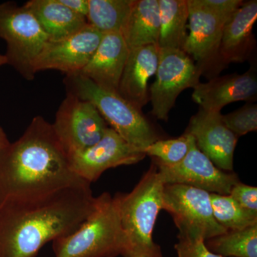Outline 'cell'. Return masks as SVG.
<instances>
[{"mask_svg": "<svg viewBox=\"0 0 257 257\" xmlns=\"http://www.w3.org/2000/svg\"><path fill=\"white\" fill-rule=\"evenodd\" d=\"M90 184L0 203V257H35L44 245L75 231L94 210Z\"/></svg>", "mask_w": 257, "mask_h": 257, "instance_id": "cell-1", "label": "cell"}, {"mask_svg": "<svg viewBox=\"0 0 257 257\" xmlns=\"http://www.w3.org/2000/svg\"><path fill=\"white\" fill-rule=\"evenodd\" d=\"M84 183L72 172L52 124L41 116H35L21 138L0 155V203Z\"/></svg>", "mask_w": 257, "mask_h": 257, "instance_id": "cell-2", "label": "cell"}, {"mask_svg": "<svg viewBox=\"0 0 257 257\" xmlns=\"http://www.w3.org/2000/svg\"><path fill=\"white\" fill-rule=\"evenodd\" d=\"M96 199L94 210L75 231L52 241L55 257H124L130 252L117 196L104 192Z\"/></svg>", "mask_w": 257, "mask_h": 257, "instance_id": "cell-3", "label": "cell"}, {"mask_svg": "<svg viewBox=\"0 0 257 257\" xmlns=\"http://www.w3.org/2000/svg\"><path fill=\"white\" fill-rule=\"evenodd\" d=\"M64 83L67 93L92 103L104 121L126 143L144 151L159 140L141 110L118 93L105 90L79 74L66 75Z\"/></svg>", "mask_w": 257, "mask_h": 257, "instance_id": "cell-4", "label": "cell"}, {"mask_svg": "<svg viewBox=\"0 0 257 257\" xmlns=\"http://www.w3.org/2000/svg\"><path fill=\"white\" fill-rule=\"evenodd\" d=\"M165 185L153 162L131 192L116 194L121 224L130 243V252L155 244L152 234L162 209Z\"/></svg>", "mask_w": 257, "mask_h": 257, "instance_id": "cell-5", "label": "cell"}, {"mask_svg": "<svg viewBox=\"0 0 257 257\" xmlns=\"http://www.w3.org/2000/svg\"><path fill=\"white\" fill-rule=\"evenodd\" d=\"M0 38L6 42L8 64L27 80L35 78L34 62L49 38L31 12L15 2L1 3Z\"/></svg>", "mask_w": 257, "mask_h": 257, "instance_id": "cell-6", "label": "cell"}, {"mask_svg": "<svg viewBox=\"0 0 257 257\" xmlns=\"http://www.w3.org/2000/svg\"><path fill=\"white\" fill-rule=\"evenodd\" d=\"M162 209L170 213L178 228V237L212 239L227 232L214 218L210 193L185 184H165Z\"/></svg>", "mask_w": 257, "mask_h": 257, "instance_id": "cell-7", "label": "cell"}, {"mask_svg": "<svg viewBox=\"0 0 257 257\" xmlns=\"http://www.w3.org/2000/svg\"><path fill=\"white\" fill-rule=\"evenodd\" d=\"M52 124L69 157L95 145L107 128L106 121L92 103L69 93L61 103Z\"/></svg>", "mask_w": 257, "mask_h": 257, "instance_id": "cell-8", "label": "cell"}, {"mask_svg": "<svg viewBox=\"0 0 257 257\" xmlns=\"http://www.w3.org/2000/svg\"><path fill=\"white\" fill-rule=\"evenodd\" d=\"M202 73L183 50L160 49L156 79L150 88L154 116L167 121L177 96L184 89L195 87Z\"/></svg>", "mask_w": 257, "mask_h": 257, "instance_id": "cell-9", "label": "cell"}, {"mask_svg": "<svg viewBox=\"0 0 257 257\" xmlns=\"http://www.w3.org/2000/svg\"><path fill=\"white\" fill-rule=\"evenodd\" d=\"M146 156L143 150L126 143L114 130L107 127L97 143L69 158L72 172L91 184L106 170L119 166L135 165Z\"/></svg>", "mask_w": 257, "mask_h": 257, "instance_id": "cell-10", "label": "cell"}, {"mask_svg": "<svg viewBox=\"0 0 257 257\" xmlns=\"http://www.w3.org/2000/svg\"><path fill=\"white\" fill-rule=\"evenodd\" d=\"M164 184H185L209 193L229 195L235 184L239 182L237 175L219 170L195 143L187 156L177 165L167 166L154 160Z\"/></svg>", "mask_w": 257, "mask_h": 257, "instance_id": "cell-11", "label": "cell"}, {"mask_svg": "<svg viewBox=\"0 0 257 257\" xmlns=\"http://www.w3.org/2000/svg\"><path fill=\"white\" fill-rule=\"evenodd\" d=\"M103 35L88 25L66 38L48 40L34 62V72L36 74L47 69H55L66 75L79 73L92 58Z\"/></svg>", "mask_w": 257, "mask_h": 257, "instance_id": "cell-12", "label": "cell"}, {"mask_svg": "<svg viewBox=\"0 0 257 257\" xmlns=\"http://www.w3.org/2000/svg\"><path fill=\"white\" fill-rule=\"evenodd\" d=\"M186 133L194 137L198 148L217 168L233 170L238 138L225 125L220 112L201 109L191 118Z\"/></svg>", "mask_w": 257, "mask_h": 257, "instance_id": "cell-13", "label": "cell"}, {"mask_svg": "<svg viewBox=\"0 0 257 257\" xmlns=\"http://www.w3.org/2000/svg\"><path fill=\"white\" fill-rule=\"evenodd\" d=\"M257 79L254 70L243 74H233L215 77L194 88L193 100L204 110L220 112L224 106L239 101L256 99Z\"/></svg>", "mask_w": 257, "mask_h": 257, "instance_id": "cell-14", "label": "cell"}, {"mask_svg": "<svg viewBox=\"0 0 257 257\" xmlns=\"http://www.w3.org/2000/svg\"><path fill=\"white\" fill-rule=\"evenodd\" d=\"M128 51L121 33L106 34L92 58L77 74L105 90L118 93Z\"/></svg>", "mask_w": 257, "mask_h": 257, "instance_id": "cell-15", "label": "cell"}, {"mask_svg": "<svg viewBox=\"0 0 257 257\" xmlns=\"http://www.w3.org/2000/svg\"><path fill=\"white\" fill-rule=\"evenodd\" d=\"M160 49L147 45L128 51L127 60L120 79L118 94L141 110L149 100V79L156 74Z\"/></svg>", "mask_w": 257, "mask_h": 257, "instance_id": "cell-16", "label": "cell"}, {"mask_svg": "<svg viewBox=\"0 0 257 257\" xmlns=\"http://www.w3.org/2000/svg\"><path fill=\"white\" fill-rule=\"evenodd\" d=\"M189 32L183 50L203 64L219 54L223 29L226 21L187 0Z\"/></svg>", "mask_w": 257, "mask_h": 257, "instance_id": "cell-17", "label": "cell"}, {"mask_svg": "<svg viewBox=\"0 0 257 257\" xmlns=\"http://www.w3.org/2000/svg\"><path fill=\"white\" fill-rule=\"evenodd\" d=\"M257 19V2H246L225 23L219 54L226 62L243 61L253 40L252 30Z\"/></svg>", "mask_w": 257, "mask_h": 257, "instance_id": "cell-18", "label": "cell"}, {"mask_svg": "<svg viewBox=\"0 0 257 257\" xmlns=\"http://www.w3.org/2000/svg\"><path fill=\"white\" fill-rule=\"evenodd\" d=\"M23 5L37 19L50 41L71 36L88 25L87 18L69 10L60 0H30Z\"/></svg>", "mask_w": 257, "mask_h": 257, "instance_id": "cell-19", "label": "cell"}, {"mask_svg": "<svg viewBox=\"0 0 257 257\" xmlns=\"http://www.w3.org/2000/svg\"><path fill=\"white\" fill-rule=\"evenodd\" d=\"M159 0H134L121 35L128 50L157 45L160 36Z\"/></svg>", "mask_w": 257, "mask_h": 257, "instance_id": "cell-20", "label": "cell"}, {"mask_svg": "<svg viewBox=\"0 0 257 257\" xmlns=\"http://www.w3.org/2000/svg\"><path fill=\"white\" fill-rule=\"evenodd\" d=\"M160 49L183 50L187 39L189 5L187 0H159Z\"/></svg>", "mask_w": 257, "mask_h": 257, "instance_id": "cell-21", "label": "cell"}, {"mask_svg": "<svg viewBox=\"0 0 257 257\" xmlns=\"http://www.w3.org/2000/svg\"><path fill=\"white\" fill-rule=\"evenodd\" d=\"M134 0H88V25L103 35L121 33Z\"/></svg>", "mask_w": 257, "mask_h": 257, "instance_id": "cell-22", "label": "cell"}, {"mask_svg": "<svg viewBox=\"0 0 257 257\" xmlns=\"http://www.w3.org/2000/svg\"><path fill=\"white\" fill-rule=\"evenodd\" d=\"M206 246L211 252L224 257H257V224L228 231L209 239Z\"/></svg>", "mask_w": 257, "mask_h": 257, "instance_id": "cell-23", "label": "cell"}, {"mask_svg": "<svg viewBox=\"0 0 257 257\" xmlns=\"http://www.w3.org/2000/svg\"><path fill=\"white\" fill-rule=\"evenodd\" d=\"M214 218L228 231L241 230L257 224V214L243 209L229 195L210 194Z\"/></svg>", "mask_w": 257, "mask_h": 257, "instance_id": "cell-24", "label": "cell"}, {"mask_svg": "<svg viewBox=\"0 0 257 257\" xmlns=\"http://www.w3.org/2000/svg\"><path fill=\"white\" fill-rule=\"evenodd\" d=\"M195 143L194 137L184 134L180 138L172 140H157L144 150L145 155L154 157V160L162 165H177L184 160L193 144Z\"/></svg>", "mask_w": 257, "mask_h": 257, "instance_id": "cell-25", "label": "cell"}, {"mask_svg": "<svg viewBox=\"0 0 257 257\" xmlns=\"http://www.w3.org/2000/svg\"><path fill=\"white\" fill-rule=\"evenodd\" d=\"M225 125L236 135L243 136L257 130V106L247 104L234 112L222 115Z\"/></svg>", "mask_w": 257, "mask_h": 257, "instance_id": "cell-26", "label": "cell"}, {"mask_svg": "<svg viewBox=\"0 0 257 257\" xmlns=\"http://www.w3.org/2000/svg\"><path fill=\"white\" fill-rule=\"evenodd\" d=\"M191 2L225 21H227L243 3L241 0H191Z\"/></svg>", "mask_w": 257, "mask_h": 257, "instance_id": "cell-27", "label": "cell"}, {"mask_svg": "<svg viewBox=\"0 0 257 257\" xmlns=\"http://www.w3.org/2000/svg\"><path fill=\"white\" fill-rule=\"evenodd\" d=\"M175 245L178 257H224L209 251L202 239L178 237Z\"/></svg>", "mask_w": 257, "mask_h": 257, "instance_id": "cell-28", "label": "cell"}, {"mask_svg": "<svg viewBox=\"0 0 257 257\" xmlns=\"http://www.w3.org/2000/svg\"><path fill=\"white\" fill-rule=\"evenodd\" d=\"M229 195L243 209L257 214V188L238 182L231 189Z\"/></svg>", "mask_w": 257, "mask_h": 257, "instance_id": "cell-29", "label": "cell"}, {"mask_svg": "<svg viewBox=\"0 0 257 257\" xmlns=\"http://www.w3.org/2000/svg\"><path fill=\"white\" fill-rule=\"evenodd\" d=\"M60 3L69 10L87 18L88 0H60Z\"/></svg>", "mask_w": 257, "mask_h": 257, "instance_id": "cell-30", "label": "cell"}, {"mask_svg": "<svg viewBox=\"0 0 257 257\" xmlns=\"http://www.w3.org/2000/svg\"><path fill=\"white\" fill-rule=\"evenodd\" d=\"M124 257H163L159 245L155 243L150 247L135 250L126 255Z\"/></svg>", "mask_w": 257, "mask_h": 257, "instance_id": "cell-31", "label": "cell"}, {"mask_svg": "<svg viewBox=\"0 0 257 257\" xmlns=\"http://www.w3.org/2000/svg\"><path fill=\"white\" fill-rule=\"evenodd\" d=\"M10 144L11 143H10L6 133H5L3 128L0 126V155L10 146Z\"/></svg>", "mask_w": 257, "mask_h": 257, "instance_id": "cell-32", "label": "cell"}, {"mask_svg": "<svg viewBox=\"0 0 257 257\" xmlns=\"http://www.w3.org/2000/svg\"><path fill=\"white\" fill-rule=\"evenodd\" d=\"M5 64H8L6 57L4 55H0V67L5 65Z\"/></svg>", "mask_w": 257, "mask_h": 257, "instance_id": "cell-33", "label": "cell"}]
</instances>
